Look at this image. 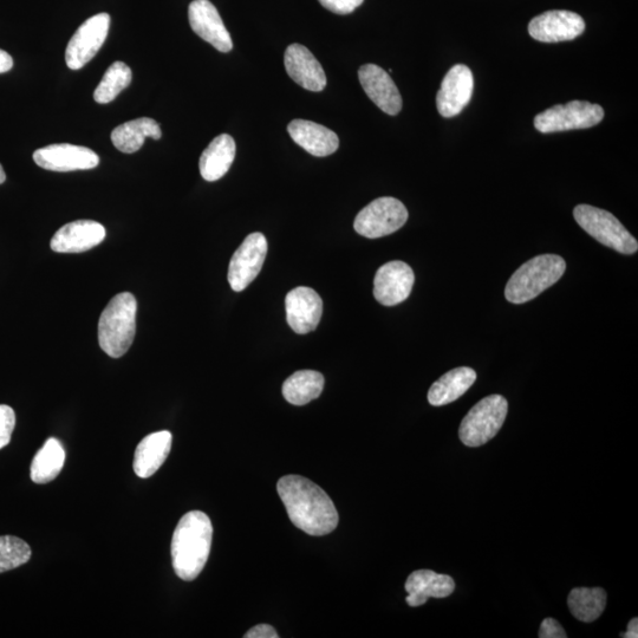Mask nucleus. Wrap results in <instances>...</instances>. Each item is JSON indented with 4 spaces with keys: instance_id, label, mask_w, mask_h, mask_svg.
I'll return each instance as SVG.
<instances>
[{
    "instance_id": "f257e3e1",
    "label": "nucleus",
    "mask_w": 638,
    "mask_h": 638,
    "mask_svg": "<svg viewBox=\"0 0 638 638\" xmlns=\"http://www.w3.org/2000/svg\"><path fill=\"white\" fill-rule=\"evenodd\" d=\"M277 490L289 518L310 536H325L338 525V512L321 487L301 475H286Z\"/></svg>"
},
{
    "instance_id": "7ed1b4c3",
    "label": "nucleus",
    "mask_w": 638,
    "mask_h": 638,
    "mask_svg": "<svg viewBox=\"0 0 638 638\" xmlns=\"http://www.w3.org/2000/svg\"><path fill=\"white\" fill-rule=\"evenodd\" d=\"M138 302L130 292H122L109 302L99 321V343L108 356L120 358L127 353L136 334Z\"/></svg>"
},
{
    "instance_id": "cd10ccee",
    "label": "nucleus",
    "mask_w": 638,
    "mask_h": 638,
    "mask_svg": "<svg viewBox=\"0 0 638 638\" xmlns=\"http://www.w3.org/2000/svg\"><path fill=\"white\" fill-rule=\"evenodd\" d=\"M568 607L576 620L592 623L607 607V592L602 588H575L568 597Z\"/></svg>"
},
{
    "instance_id": "412c9836",
    "label": "nucleus",
    "mask_w": 638,
    "mask_h": 638,
    "mask_svg": "<svg viewBox=\"0 0 638 638\" xmlns=\"http://www.w3.org/2000/svg\"><path fill=\"white\" fill-rule=\"evenodd\" d=\"M405 589L408 592L407 604L416 608L426 604L428 598L451 596L455 583L451 576L436 574L432 570H418L408 577Z\"/></svg>"
},
{
    "instance_id": "4468645a",
    "label": "nucleus",
    "mask_w": 638,
    "mask_h": 638,
    "mask_svg": "<svg viewBox=\"0 0 638 638\" xmlns=\"http://www.w3.org/2000/svg\"><path fill=\"white\" fill-rule=\"evenodd\" d=\"M474 89V77L465 64H457L448 71L441 88L436 95V107L446 119L459 115L471 102Z\"/></svg>"
},
{
    "instance_id": "e433bc0d",
    "label": "nucleus",
    "mask_w": 638,
    "mask_h": 638,
    "mask_svg": "<svg viewBox=\"0 0 638 638\" xmlns=\"http://www.w3.org/2000/svg\"><path fill=\"white\" fill-rule=\"evenodd\" d=\"M5 181H6V174L4 172L2 165H0V185L4 184Z\"/></svg>"
},
{
    "instance_id": "f8f14e48",
    "label": "nucleus",
    "mask_w": 638,
    "mask_h": 638,
    "mask_svg": "<svg viewBox=\"0 0 638 638\" xmlns=\"http://www.w3.org/2000/svg\"><path fill=\"white\" fill-rule=\"evenodd\" d=\"M585 30L584 19L575 12L555 10L532 19L529 34L543 43L574 41Z\"/></svg>"
},
{
    "instance_id": "6ab92c4d",
    "label": "nucleus",
    "mask_w": 638,
    "mask_h": 638,
    "mask_svg": "<svg viewBox=\"0 0 638 638\" xmlns=\"http://www.w3.org/2000/svg\"><path fill=\"white\" fill-rule=\"evenodd\" d=\"M286 73L304 89L323 91L327 87V75L317 58L304 45L291 44L285 51Z\"/></svg>"
},
{
    "instance_id": "ddd939ff",
    "label": "nucleus",
    "mask_w": 638,
    "mask_h": 638,
    "mask_svg": "<svg viewBox=\"0 0 638 638\" xmlns=\"http://www.w3.org/2000/svg\"><path fill=\"white\" fill-rule=\"evenodd\" d=\"M415 282L414 271L406 263L394 260L381 266L376 272L374 296L384 307L405 302L412 294Z\"/></svg>"
},
{
    "instance_id": "a878e982",
    "label": "nucleus",
    "mask_w": 638,
    "mask_h": 638,
    "mask_svg": "<svg viewBox=\"0 0 638 638\" xmlns=\"http://www.w3.org/2000/svg\"><path fill=\"white\" fill-rule=\"evenodd\" d=\"M324 376L315 370H301L283 384L285 400L294 406L308 405L318 399L324 388Z\"/></svg>"
},
{
    "instance_id": "f3484780",
    "label": "nucleus",
    "mask_w": 638,
    "mask_h": 638,
    "mask_svg": "<svg viewBox=\"0 0 638 638\" xmlns=\"http://www.w3.org/2000/svg\"><path fill=\"white\" fill-rule=\"evenodd\" d=\"M358 78L369 99L382 112L392 116L401 112L402 96L386 70L376 64L362 65L358 70Z\"/></svg>"
},
{
    "instance_id": "f704fd0d",
    "label": "nucleus",
    "mask_w": 638,
    "mask_h": 638,
    "mask_svg": "<svg viewBox=\"0 0 638 638\" xmlns=\"http://www.w3.org/2000/svg\"><path fill=\"white\" fill-rule=\"evenodd\" d=\"M13 68L12 57L8 52L0 49V74L8 73Z\"/></svg>"
},
{
    "instance_id": "1a4fd4ad",
    "label": "nucleus",
    "mask_w": 638,
    "mask_h": 638,
    "mask_svg": "<svg viewBox=\"0 0 638 638\" xmlns=\"http://www.w3.org/2000/svg\"><path fill=\"white\" fill-rule=\"evenodd\" d=\"M110 28V16L108 13H99L77 29L71 37L67 50H65V62L71 70H80L89 63L100 51L108 37Z\"/></svg>"
},
{
    "instance_id": "7c9ffc66",
    "label": "nucleus",
    "mask_w": 638,
    "mask_h": 638,
    "mask_svg": "<svg viewBox=\"0 0 638 638\" xmlns=\"http://www.w3.org/2000/svg\"><path fill=\"white\" fill-rule=\"evenodd\" d=\"M16 427L15 410L6 405H0V449L8 446Z\"/></svg>"
},
{
    "instance_id": "5701e85b",
    "label": "nucleus",
    "mask_w": 638,
    "mask_h": 638,
    "mask_svg": "<svg viewBox=\"0 0 638 638\" xmlns=\"http://www.w3.org/2000/svg\"><path fill=\"white\" fill-rule=\"evenodd\" d=\"M236 152V142L232 136L227 134L217 136L201 154L199 162L201 177L210 182L223 178L230 171L236 159Z\"/></svg>"
},
{
    "instance_id": "c85d7f7f",
    "label": "nucleus",
    "mask_w": 638,
    "mask_h": 638,
    "mask_svg": "<svg viewBox=\"0 0 638 638\" xmlns=\"http://www.w3.org/2000/svg\"><path fill=\"white\" fill-rule=\"evenodd\" d=\"M132 78V69L126 63L121 61L114 62L104 74L99 86H97L94 100L100 104L113 102L123 90L130 86Z\"/></svg>"
},
{
    "instance_id": "bb28decb",
    "label": "nucleus",
    "mask_w": 638,
    "mask_h": 638,
    "mask_svg": "<svg viewBox=\"0 0 638 638\" xmlns=\"http://www.w3.org/2000/svg\"><path fill=\"white\" fill-rule=\"evenodd\" d=\"M65 452L60 440L50 438L31 464V480L36 484H48L55 480L63 470Z\"/></svg>"
},
{
    "instance_id": "aec40b11",
    "label": "nucleus",
    "mask_w": 638,
    "mask_h": 638,
    "mask_svg": "<svg viewBox=\"0 0 638 638\" xmlns=\"http://www.w3.org/2000/svg\"><path fill=\"white\" fill-rule=\"evenodd\" d=\"M291 139L309 154L324 158L340 147V139L331 129L307 120H294L288 126Z\"/></svg>"
},
{
    "instance_id": "9b49d317",
    "label": "nucleus",
    "mask_w": 638,
    "mask_h": 638,
    "mask_svg": "<svg viewBox=\"0 0 638 638\" xmlns=\"http://www.w3.org/2000/svg\"><path fill=\"white\" fill-rule=\"evenodd\" d=\"M37 166L52 172L88 171L100 164V156L87 147L58 143L34 153Z\"/></svg>"
},
{
    "instance_id": "20e7f679",
    "label": "nucleus",
    "mask_w": 638,
    "mask_h": 638,
    "mask_svg": "<svg viewBox=\"0 0 638 638\" xmlns=\"http://www.w3.org/2000/svg\"><path fill=\"white\" fill-rule=\"evenodd\" d=\"M566 270L565 260L557 255H542L529 260L513 273L506 285L505 297L512 304L532 301L555 285Z\"/></svg>"
},
{
    "instance_id": "dca6fc26",
    "label": "nucleus",
    "mask_w": 638,
    "mask_h": 638,
    "mask_svg": "<svg viewBox=\"0 0 638 638\" xmlns=\"http://www.w3.org/2000/svg\"><path fill=\"white\" fill-rule=\"evenodd\" d=\"M286 318L299 335L316 330L323 314V302L315 290L299 286L285 298Z\"/></svg>"
},
{
    "instance_id": "b1692460",
    "label": "nucleus",
    "mask_w": 638,
    "mask_h": 638,
    "mask_svg": "<svg viewBox=\"0 0 638 638\" xmlns=\"http://www.w3.org/2000/svg\"><path fill=\"white\" fill-rule=\"evenodd\" d=\"M475 380L477 373L472 368L460 367L448 371L429 389L428 402L434 407L449 405L460 399L473 386Z\"/></svg>"
},
{
    "instance_id": "473e14b6",
    "label": "nucleus",
    "mask_w": 638,
    "mask_h": 638,
    "mask_svg": "<svg viewBox=\"0 0 638 638\" xmlns=\"http://www.w3.org/2000/svg\"><path fill=\"white\" fill-rule=\"evenodd\" d=\"M538 636L539 638L568 637V635H566L565 633V630L561 626V623H559L556 620H553V618H545V620L542 622V626H540Z\"/></svg>"
},
{
    "instance_id": "423d86ee",
    "label": "nucleus",
    "mask_w": 638,
    "mask_h": 638,
    "mask_svg": "<svg viewBox=\"0 0 638 638\" xmlns=\"http://www.w3.org/2000/svg\"><path fill=\"white\" fill-rule=\"evenodd\" d=\"M574 217L582 229L602 245L622 253L634 255L638 250L637 240L614 214L590 205H578Z\"/></svg>"
},
{
    "instance_id": "c9c22d12",
    "label": "nucleus",
    "mask_w": 638,
    "mask_h": 638,
    "mask_svg": "<svg viewBox=\"0 0 638 638\" xmlns=\"http://www.w3.org/2000/svg\"><path fill=\"white\" fill-rule=\"evenodd\" d=\"M621 637H624V638H637L638 637V620H637V618H634V620L630 621V623L628 624V629H627L626 633H622Z\"/></svg>"
},
{
    "instance_id": "2eb2a0df",
    "label": "nucleus",
    "mask_w": 638,
    "mask_h": 638,
    "mask_svg": "<svg viewBox=\"0 0 638 638\" xmlns=\"http://www.w3.org/2000/svg\"><path fill=\"white\" fill-rule=\"evenodd\" d=\"M188 19L195 34L218 51L226 54L233 49L230 32L210 0H194L188 8Z\"/></svg>"
},
{
    "instance_id": "4be33fe9",
    "label": "nucleus",
    "mask_w": 638,
    "mask_h": 638,
    "mask_svg": "<svg viewBox=\"0 0 638 638\" xmlns=\"http://www.w3.org/2000/svg\"><path fill=\"white\" fill-rule=\"evenodd\" d=\"M172 434L168 431L146 436L135 451L134 471L138 477L147 479L159 471L172 449Z\"/></svg>"
},
{
    "instance_id": "2f4dec72",
    "label": "nucleus",
    "mask_w": 638,
    "mask_h": 638,
    "mask_svg": "<svg viewBox=\"0 0 638 638\" xmlns=\"http://www.w3.org/2000/svg\"><path fill=\"white\" fill-rule=\"evenodd\" d=\"M325 9L337 15H349L363 4L364 0H318Z\"/></svg>"
},
{
    "instance_id": "393cba45",
    "label": "nucleus",
    "mask_w": 638,
    "mask_h": 638,
    "mask_svg": "<svg viewBox=\"0 0 638 638\" xmlns=\"http://www.w3.org/2000/svg\"><path fill=\"white\" fill-rule=\"evenodd\" d=\"M161 136L162 132L158 122L151 117H141V119L129 121L116 127L112 133V142L120 152L133 154L140 151L148 138L160 140Z\"/></svg>"
},
{
    "instance_id": "39448f33",
    "label": "nucleus",
    "mask_w": 638,
    "mask_h": 638,
    "mask_svg": "<svg viewBox=\"0 0 638 638\" xmlns=\"http://www.w3.org/2000/svg\"><path fill=\"white\" fill-rule=\"evenodd\" d=\"M509 402L501 395L479 401L462 420L459 438L467 447H480L496 436L506 420Z\"/></svg>"
},
{
    "instance_id": "c756f323",
    "label": "nucleus",
    "mask_w": 638,
    "mask_h": 638,
    "mask_svg": "<svg viewBox=\"0 0 638 638\" xmlns=\"http://www.w3.org/2000/svg\"><path fill=\"white\" fill-rule=\"evenodd\" d=\"M31 555V548L23 539L13 536L0 537V574L28 563Z\"/></svg>"
},
{
    "instance_id": "f03ea898",
    "label": "nucleus",
    "mask_w": 638,
    "mask_h": 638,
    "mask_svg": "<svg viewBox=\"0 0 638 638\" xmlns=\"http://www.w3.org/2000/svg\"><path fill=\"white\" fill-rule=\"evenodd\" d=\"M213 526L210 517L201 511H191L175 527L171 553L175 574L182 581L197 578L210 557Z\"/></svg>"
},
{
    "instance_id": "6e6552de",
    "label": "nucleus",
    "mask_w": 638,
    "mask_h": 638,
    "mask_svg": "<svg viewBox=\"0 0 638 638\" xmlns=\"http://www.w3.org/2000/svg\"><path fill=\"white\" fill-rule=\"evenodd\" d=\"M407 220V208L400 200L383 197L374 200L357 214L354 229L362 237L376 239L399 231Z\"/></svg>"
},
{
    "instance_id": "0eeeda50",
    "label": "nucleus",
    "mask_w": 638,
    "mask_h": 638,
    "mask_svg": "<svg viewBox=\"0 0 638 638\" xmlns=\"http://www.w3.org/2000/svg\"><path fill=\"white\" fill-rule=\"evenodd\" d=\"M604 119L600 104L571 101L546 109L536 116L535 127L540 133H559L595 127Z\"/></svg>"
},
{
    "instance_id": "a211bd4d",
    "label": "nucleus",
    "mask_w": 638,
    "mask_h": 638,
    "mask_svg": "<svg viewBox=\"0 0 638 638\" xmlns=\"http://www.w3.org/2000/svg\"><path fill=\"white\" fill-rule=\"evenodd\" d=\"M107 232L93 220H77L61 227L52 237L50 247L57 253H82L100 245Z\"/></svg>"
},
{
    "instance_id": "9d476101",
    "label": "nucleus",
    "mask_w": 638,
    "mask_h": 638,
    "mask_svg": "<svg viewBox=\"0 0 638 638\" xmlns=\"http://www.w3.org/2000/svg\"><path fill=\"white\" fill-rule=\"evenodd\" d=\"M268 249V240L264 234L256 232L246 237L234 252L229 266L227 278L233 291H244L255 281L263 268Z\"/></svg>"
},
{
    "instance_id": "72a5a7b5",
    "label": "nucleus",
    "mask_w": 638,
    "mask_h": 638,
    "mask_svg": "<svg viewBox=\"0 0 638 638\" xmlns=\"http://www.w3.org/2000/svg\"><path fill=\"white\" fill-rule=\"evenodd\" d=\"M245 638H278L279 635L275 628L269 626V624H259V626L253 627L244 636Z\"/></svg>"
}]
</instances>
